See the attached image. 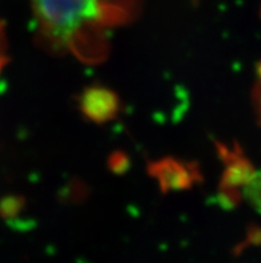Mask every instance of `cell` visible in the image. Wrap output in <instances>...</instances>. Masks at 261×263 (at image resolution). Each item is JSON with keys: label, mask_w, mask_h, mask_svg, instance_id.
I'll return each instance as SVG.
<instances>
[{"label": "cell", "mask_w": 261, "mask_h": 263, "mask_svg": "<svg viewBox=\"0 0 261 263\" xmlns=\"http://www.w3.org/2000/svg\"><path fill=\"white\" fill-rule=\"evenodd\" d=\"M40 43L86 64L108 57L111 31L131 23L143 0H31Z\"/></svg>", "instance_id": "6da1fadb"}, {"label": "cell", "mask_w": 261, "mask_h": 263, "mask_svg": "<svg viewBox=\"0 0 261 263\" xmlns=\"http://www.w3.org/2000/svg\"><path fill=\"white\" fill-rule=\"evenodd\" d=\"M83 111L92 119H108L116 110L113 93L104 88H92L83 97Z\"/></svg>", "instance_id": "7a4b0ae2"}, {"label": "cell", "mask_w": 261, "mask_h": 263, "mask_svg": "<svg viewBox=\"0 0 261 263\" xmlns=\"http://www.w3.org/2000/svg\"><path fill=\"white\" fill-rule=\"evenodd\" d=\"M8 43H7V32L4 24L0 22V72L3 70L8 60Z\"/></svg>", "instance_id": "3957f363"}, {"label": "cell", "mask_w": 261, "mask_h": 263, "mask_svg": "<svg viewBox=\"0 0 261 263\" xmlns=\"http://www.w3.org/2000/svg\"><path fill=\"white\" fill-rule=\"evenodd\" d=\"M260 79H261V75H260ZM260 100H261V84H260Z\"/></svg>", "instance_id": "277c9868"}]
</instances>
